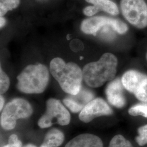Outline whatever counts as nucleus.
Instances as JSON below:
<instances>
[{"mask_svg":"<svg viewBox=\"0 0 147 147\" xmlns=\"http://www.w3.org/2000/svg\"><path fill=\"white\" fill-rule=\"evenodd\" d=\"M109 147H133L131 142L121 135H117L111 140Z\"/></svg>","mask_w":147,"mask_h":147,"instance_id":"nucleus-17","label":"nucleus"},{"mask_svg":"<svg viewBox=\"0 0 147 147\" xmlns=\"http://www.w3.org/2000/svg\"><path fill=\"white\" fill-rule=\"evenodd\" d=\"M65 147H103V143L96 135L83 134L71 140Z\"/></svg>","mask_w":147,"mask_h":147,"instance_id":"nucleus-12","label":"nucleus"},{"mask_svg":"<svg viewBox=\"0 0 147 147\" xmlns=\"http://www.w3.org/2000/svg\"><path fill=\"white\" fill-rule=\"evenodd\" d=\"M3 147H22V143L15 135H11L8 140V144Z\"/></svg>","mask_w":147,"mask_h":147,"instance_id":"nucleus-20","label":"nucleus"},{"mask_svg":"<svg viewBox=\"0 0 147 147\" xmlns=\"http://www.w3.org/2000/svg\"><path fill=\"white\" fill-rule=\"evenodd\" d=\"M138 136L136 137V141L140 146L147 144V125L141 126L138 129Z\"/></svg>","mask_w":147,"mask_h":147,"instance_id":"nucleus-18","label":"nucleus"},{"mask_svg":"<svg viewBox=\"0 0 147 147\" xmlns=\"http://www.w3.org/2000/svg\"><path fill=\"white\" fill-rule=\"evenodd\" d=\"M94 95L88 89L82 88L79 93L70 95L63 100V103L73 113L81 112L90 101L94 99Z\"/></svg>","mask_w":147,"mask_h":147,"instance_id":"nucleus-10","label":"nucleus"},{"mask_svg":"<svg viewBox=\"0 0 147 147\" xmlns=\"http://www.w3.org/2000/svg\"><path fill=\"white\" fill-rule=\"evenodd\" d=\"M33 113L30 104L25 99L16 98L7 103L2 110L1 115V125L6 130L14 129L16 121L27 118Z\"/></svg>","mask_w":147,"mask_h":147,"instance_id":"nucleus-4","label":"nucleus"},{"mask_svg":"<svg viewBox=\"0 0 147 147\" xmlns=\"http://www.w3.org/2000/svg\"><path fill=\"white\" fill-rule=\"evenodd\" d=\"M146 58H147V55H146Z\"/></svg>","mask_w":147,"mask_h":147,"instance_id":"nucleus-25","label":"nucleus"},{"mask_svg":"<svg viewBox=\"0 0 147 147\" xmlns=\"http://www.w3.org/2000/svg\"><path fill=\"white\" fill-rule=\"evenodd\" d=\"M23 147H37L36 146L32 144H27L26 145L24 146Z\"/></svg>","mask_w":147,"mask_h":147,"instance_id":"nucleus-24","label":"nucleus"},{"mask_svg":"<svg viewBox=\"0 0 147 147\" xmlns=\"http://www.w3.org/2000/svg\"><path fill=\"white\" fill-rule=\"evenodd\" d=\"M50 71L64 92L70 95L79 93L82 88L83 71L75 63H66L62 58L53 59Z\"/></svg>","mask_w":147,"mask_h":147,"instance_id":"nucleus-1","label":"nucleus"},{"mask_svg":"<svg viewBox=\"0 0 147 147\" xmlns=\"http://www.w3.org/2000/svg\"><path fill=\"white\" fill-rule=\"evenodd\" d=\"M20 0H1L0 16L3 17L9 11L17 8L20 4Z\"/></svg>","mask_w":147,"mask_h":147,"instance_id":"nucleus-15","label":"nucleus"},{"mask_svg":"<svg viewBox=\"0 0 147 147\" xmlns=\"http://www.w3.org/2000/svg\"><path fill=\"white\" fill-rule=\"evenodd\" d=\"M17 88L26 94H40L47 87L49 72L47 67L42 64L29 65L17 77Z\"/></svg>","mask_w":147,"mask_h":147,"instance_id":"nucleus-3","label":"nucleus"},{"mask_svg":"<svg viewBox=\"0 0 147 147\" xmlns=\"http://www.w3.org/2000/svg\"><path fill=\"white\" fill-rule=\"evenodd\" d=\"M113 111L105 100L101 98H95L90 101L80 112L79 119L87 123L95 118L102 116L111 115Z\"/></svg>","mask_w":147,"mask_h":147,"instance_id":"nucleus-9","label":"nucleus"},{"mask_svg":"<svg viewBox=\"0 0 147 147\" xmlns=\"http://www.w3.org/2000/svg\"><path fill=\"white\" fill-rule=\"evenodd\" d=\"M64 140L63 132L57 129H52L46 134L40 147H58Z\"/></svg>","mask_w":147,"mask_h":147,"instance_id":"nucleus-13","label":"nucleus"},{"mask_svg":"<svg viewBox=\"0 0 147 147\" xmlns=\"http://www.w3.org/2000/svg\"><path fill=\"white\" fill-rule=\"evenodd\" d=\"M99 11H100V9L98 7L93 5L86 7L83 11L84 15L88 16H92L98 13Z\"/></svg>","mask_w":147,"mask_h":147,"instance_id":"nucleus-21","label":"nucleus"},{"mask_svg":"<svg viewBox=\"0 0 147 147\" xmlns=\"http://www.w3.org/2000/svg\"><path fill=\"white\" fill-rule=\"evenodd\" d=\"M123 85L119 79H116L107 85L106 95L108 101L117 108H122L126 104V99L123 93Z\"/></svg>","mask_w":147,"mask_h":147,"instance_id":"nucleus-11","label":"nucleus"},{"mask_svg":"<svg viewBox=\"0 0 147 147\" xmlns=\"http://www.w3.org/2000/svg\"><path fill=\"white\" fill-rule=\"evenodd\" d=\"M111 27L119 34H124L128 30V27L123 21L106 16H97L85 19L82 22L81 29L87 34L96 36L104 27Z\"/></svg>","mask_w":147,"mask_h":147,"instance_id":"nucleus-7","label":"nucleus"},{"mask_svg":"<svg viewBox=\"0 0 147 147\" xmlns=\"http://www.w3.org/2000/svg\"><path fill=\"white\" fill-rule=\"evenodd\" d=\"M117 63L113 54L105 53L98 61L86 64L82 70L86 84L90 87L98 88L112 80L116 75Z\"/></svg>","mask_w":147,"mask_h":147,"instance_id":"nucleus-2","label":"nucleus"},{"mask_svg":"<svg viewBox=\"0 0 147 147\" xmlns=\"http://www.w3.org/2000/svg\"><path fill=\"white\" fill-rule=\"evenodd\" d=\"M70 119V113L61 101L51 98L47 101L46 111L39 119L38 125L42 129L49 127L54 123L64 126L68 125Z\"/></svg>","mask_w":147,"mask_h":147,"instance_id":"nucleus-5","label":"nucleus"},{"mask_svg":"<svg viewBox=\"0 0 147 147\" xmlns=\"http://www.w3.org/2000/svg\"><path fill=\"white\" fill-rule=\"evenodd\" d=\"M123 16L132 25L139 29L147 26V5L144 0H121Z\"/></svg>","mask_w":147,"mask_h":147,"instance_id":"nucleus-6","label":"nucleus"},{"mask_svg":"<svg viewBox=\"0 0 147 147\" xmlns=\"http://www.w3.org/2000/svg\"><path fill=\"white\" fill-rule=\"evenodd\" d=\"M0 72V93L3 94L5 93L9 87L10 80L7 74L1 68Z\"/></svg>","mask_w":147,"mask_h":147,"instance_id":"nucleus-19","label":"nucleus"},{"mask_svg":"<svg viewBox=\"0 0 147 147\" xmlns=\"http://www.w3.org/2000/svg\"><path fill=\"white\" fill-rule=\"evenodd\" d=\"M124 88L137 99L147 102V75L135 70L127 71L121 79Z\"/></svg>","mask_w":147,"mask_h":147,"instance_id":"nucleus-8","label":"nucleus"},{"mask_svg":"<svg viewBox=\"0 0 147 147\" xmlns=\"http://www.w3.org/2000/svg\"><path fill=\"white\" fill-rule=\"evenodd\" d=\"M87 2L96 6L100 11L113 15L117 16L119 14V9L115 3L110 0H86Z\"/></svg>","mask_w":147,"mask_h":147,"instance_id":"nucleus-14","label":"nucleus"},{"mask_svg":"<svg viewBox=\"0 0 147 147\" xmlns=\"http://www.w3.org/2000/svg\"><path fill=\"white\" fill-rule=\"evenodd\" d=\"M0 21H1L0 26H1V28H2V27H3L5 25L6 20H5V19L3 17H1Z\"/></svg>","mask_w":147,"mask_h":147,"instance_id":"nucleus-23","label":"nucleus"},{"mask_svg":"<svg viewBox=\"0 0 147 147\" xmlns=\"http://www.w3.org/2000/svg\"><path fill=\"white\" fill-rule=\"evenodd\" d=\"M129 114L132 116H142L147 118V102L134 105L129 110Z\"/></svg>","mask_w":147,"mask_h":147,"instance_id":"nucleus-16","label":"nucleus"},{"mask_svg":"<svg viewBox=\"0 0 147 147\" xmlns=\"http://www.w3.org/2000/svg\"><path fill=\"white\" fill-rule=\"evenodd\" d=\"M0 100H1V104H0V110L2 111L3 109V106H4V104H5V99L3 98V97L1 95L0 97Z\"/></svg>","mask_w":147,"mask_h":147,"instance_id":"nucleus-22","label":"nucleus"}]
</instances>
